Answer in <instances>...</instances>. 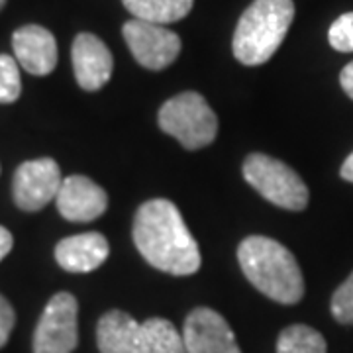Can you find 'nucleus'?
Instances as JSON below:
<instances>
[{"instance_id":"f257e3e1","label":"nucleus","mask_w":353,"mask_h":353,"mask_svg":"<svg viewBox=\"0 0 353 353\" xmlns=\"http://www.w3.org/2000/svg\"><path fill=\"white\" fill-rule=\"evenodd\" d=\"M134 243L155 269L187 277L201 269V250L175 204L165 199L143 202L134 216Z\"/></svg>"},{"instance_id":"f03ea898","label":"nucleus","mask_w":353,"mask_h":353,"mask_svg":"<svg viewBox=\"0 0 353 353\" xmlns=\"http://www.w3.org/2000/svg\"><path fill=\"white\" fill-rule=\"evenodd\" d=\"M241 271L259 292L281 304H296L304 294V279L294 255L277 240L250 236L238 248Z\"/></svg>"},{"instance_id":"7ed1b4c3","label":"nucleus","mask_w":353,"mask_h":353,"mask_svg":"<svg viewBox=\"0 0 353 353\" xmlns=\"http://www.w3.org/2000/svg\"><path fill=\"white\" fill-rule=\"evenodd\" d=\"M292 18V0H253L234 32L236 59L250 67L269 61L287 36Z\"/></svg>"},{"instance_id":"20e7f679","label":"nucleus","mask_w":353,"mask_h":353,"mask_svg":"<svg viewBox=\"0 0 353 353\" xmlns=\"http://www.w3.org/2000/svg\"><path fill=\"white\" fill-rule=\"evenodd\" d=\"M159 128L187 150H201L214 141L218 118L204 97L189 90L165 102L159 110Z\"/></svg>"},{"instance_id":"39448f33","label":"nucleus","mask_w":353,"mask_h":353,"mask_svg":"<svg viewBox=\"0 0 353 353\" xmlns=\"http://www.w3.org/2000/svg\"><path fill=\"white\" fill-rule=\"evenodd\" d=\"M243 179L265 201L287 210H304L308 204V189L289 165L265 153H252L243 161Z\"/></svg>"},{"instance_id":"423d86ee","label":"nucleus","mask_w":353,"mask_h":353,"mask_svg":"<svg viewBox=\"0 0 353 353\" xmlns=\"http://www.w3.org/2000/svg\"><path fill=\"white\" fill-rule=\"evenodd\" d=\"M79 304L71 292H57L43 308L34 334V353H73L79 343Z\"/></svg>"},{"instance_id":"0eeeda50","label":"nucleus","mask_w":353,"mask_h":353,"mask_svg":"<svg viewBox=\"0 0 353 353\" xmlns=\"http://www.w3.org/2000/svg\"><path fill=\"white\" fill-rule=\"evenodd\" d=\"M122 34L134 59L150 71L169 67L181 53V38L161 24L134 18L124 24Z\"/></svg>"},{"instance_id":"6e6552de","label":"nucleus","mask_w":353,"mask_h":353,"mask_svg":"<svg viewBox=\"0 0 353 353\" xmlns=\"http://www.w3.org/2000/svg\"><path fill=\"white\" fill-rule=\"evenodd\" d=\"M61 183V169L50 157L24 161L14 173V202L26 212L41 210L57 199Z\"/></svg>"},{"instance_id":"1a4fd4ad","label":"nucleus","mask_w":353,"mask_h":353,"mask_svg":"<svg viewBox=\"0 0 353 353\" xmlns=\"http://www.w3.org/2000/svg\"><path fill=\"white\" fill-rule=\"evenodd\" d=\"M187 353H241L226 318L212 308H194L183 328Z\"/></svg>"},{"instance_id":"9d476101","label":"nucleus","mask_w":353,"mask_h":353,"mask_svg":"<svg viewBox=\"0 0 353 353\" xmlns=\"http://www.w3.org/2000/svg\"><path fill=\"white\" fill-rule=\"evenodd\" d=\"M55 204L65 220L90 222L106 212L108 194L88 176L71 175L63 179Z\"/></svg>"},{"instance_id":"9b49d317","label":"nucleus","mask_w":353,"mask_h":353,"mask_svg":"<svg viewBox=\"0 0 353 353\" xmlns=\"http://www.w3.org/2000/svg\"><path fill=\"white\" fill-rule=\"evenodd\" d=\"M73 71L79 87L85 90H99L112 77L114 59L110 50L94 34H79L71 48Z\"/></svg>"},{"instance_id":"f8f14e48","label":"nucleus","mask_w":353,"mask_h":353,"mask_svg":"<svg viewBox=\"0 0 353 353\" xmlns=\"http://www.w3.org/2000/svg\"><path fill=\"white\" fill-rule=\"evenodd\" d=\"M16 61L36 77L50 75L57 65V41L50 30L30 24L16 30L12 36Z\"/></svg>"},{"instance_id":"ddd939ff","label":"nucleus","mask_w":353,"mask_h":353,"mask_svg":"<svg viewBox=\"0 0 353 353\" xmlns=\"http://www.w3.org/2000/svg\"><path fill=\"white\" fill-rule=\"evenodd\" d=\"M108 240L99 232H87L59 241L55 248V261L69 273H90L108 259Z\"/></svg>"},{"instance_id":"4468645a","label":"nucleus","mask_w":353,"mask_h":353,"mask_svg":"<svg viewBox=\"0 0 353 353\" xmlns=\"http://www.w3.org/2000/svg\"><path fill=\"white\" fill-rule=\"evenodd\" d=\"M97 343L101 353H143L141 324L122 310H110L99 320Z\"/></svg>"},{"instance_id":"2eb2a0df","label":"nucleus","mask_w":353,"mask_h":353,"mask_svg":"<svg viewBox=\"0 0 353 353\" xmlns=\"http://www.w3.org/2000/svg\"><path fill=\"white\" fill-rule=\"evenodd\" d=\"M134 18L153 24H173L190 12L194 0H122Z\"/></svg>"},{"instance_id":"dca6fc26","label":"nucleus","mask_w":353,"mask_h":353,"mask_svg":"<svg viewBox=\"0 0 353 353\" xmlns=\"http://www.w3.org/2000/svg\"><path fill=\"white\" fill-rule=\"evenodd\" d=\"M143 353H187L183 332L165 318H150L141 324Z\"/></svg>"},{"instance_id":"f3484780","label":"nucleus","mask_w":353,"mask_h":353,"mask_svg":"<svg viewBox=\"0 0 353 353\" xmlns=\"http://www.w3.org/2000/svg\"><path fill=\"white\" fill-rule=\"evenodd\" d=\"M326 350L324 336L310 326L294 324L279 334L277 353H326Z\"/></svg>"},{"instance_id":"a211bd4d","label":"nucleus","mask_w":353,"mask_h":353,"mask_svg":"<svg viewBox=\"0 0 353 353\" xmlns=\"http://www.w3.org/2000/svg\"><path fill=\"white\" fill-rule=\"evenodd\" d=\"M22 81L18 71V61L2 53L0 55V104H12L20 99Z\"/></svg>"},{"instance_id":"6ab92c4d","label":"nucleus","mask_w":353,"mask_h":353,"mask_svg":"<svg viewBox=\"0 0 353 353\" xmlns=\"http://www.w3.org/2000/svg\"><path fill=\"white\" fill-rule=\"evenodd\" d=\"M332 314L340 324L353 326V273L334 292Z\"/></svg>"},{"instance_id":"aec40b11","label":"nucleus","mask_w":353,"mask_h":353,"mask_svg":"<svg viewBox=\"0 0 353 353\" xmlns=\"http://www.w3.org/2000/svg\"><path fill=\"white\" fill-rule=\"evenodd\" d=\"M330 46L341 53L353 51V12L341 14L340 18L330 26L328 32Z\"/></svg>"},{"instance_id":"412c9836","label":"nucleus","mask_w":353,"mask_h":353,"mask_svg":"<svg viewBox=\"0 0 353 353\" xmlns=\"http://www.w3.org/2000/svg\"><path fill=\"white\" fill-rule=\"evenodd\" d=\"M14 322H16V314H14L12 304L0 294V347H4L10 338Z\"/></svg>"},{"instance_id":"4be33fe9","label":"nucleus","mask_w":353,"mask_h":353,"mask_svg":"<svg viewBox=\"0 0 353 353\" xmlns=\"http://www.w3.org/2000/svg\"><path fill=\"white\" fill-rule=\"evenodd\" d=\"M340 85L341 88H343V92H345V94H347V97L353 101V61L341 69Z\"/></svg>"},{"instance_id":"5701e85b","label":"nucleus","mask_w":353,"mask_h":353,"mask_svg":"<svg viewBox=\"0 0 353 353\" xmlns=\"http://www.w3.org/2000/svg\"><path fill=\"white\" fill-rule=\"evenodd\" d=\"M14 245V240H12V234L6 230L4 226H0V261L10 253Z\"/></svg>"},{"instance_id":"b1692460","label":"nucleus","mask_w":353,"mask_h":353,"mask_svg":"<svg viewBox=\"0 0 353 353\" xmlns=\"http://www.w3.org/2000/svg\"><path fill=\"white\" fill-rule=\"evenodd\" d=\"M340 175H341V179H345V181L353 183V152H352V155H347V159H345V161H343V165H341Z\"/></svg>"},{"instance_id":"393cba45","label":"nucleus","mask_w":353,"mask_h":353,"mask_svg":"<svg viewBox=\"0 0 353 353\" xmlns=\"http://www.w3.org/2000/svg\"><path fill=\"white\" fill-rule=\"evenodd\" d=\"M4 4H6V0H0V10L4 8Z\"/></svg>"}]
</instances>
